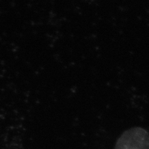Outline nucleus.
Returning a JSON list of instances; mask_svg holds the SVG:
<instances>
[{
    "instance_id": "obj_1",
    "label": "nucleus",
    "mask_w": 149,
    "mask_h": 149,
    "mask_svg": "<svg viewBox=\"0 0 149 149\" xmlns=\"http://www.w3.org/2000/svg\"><path fill=\"white\" fill-rule=\"evenodd\" d=\"M115 149H149V133L141 127H134L122 134Z\"/></svg>"
}]
</instances>
